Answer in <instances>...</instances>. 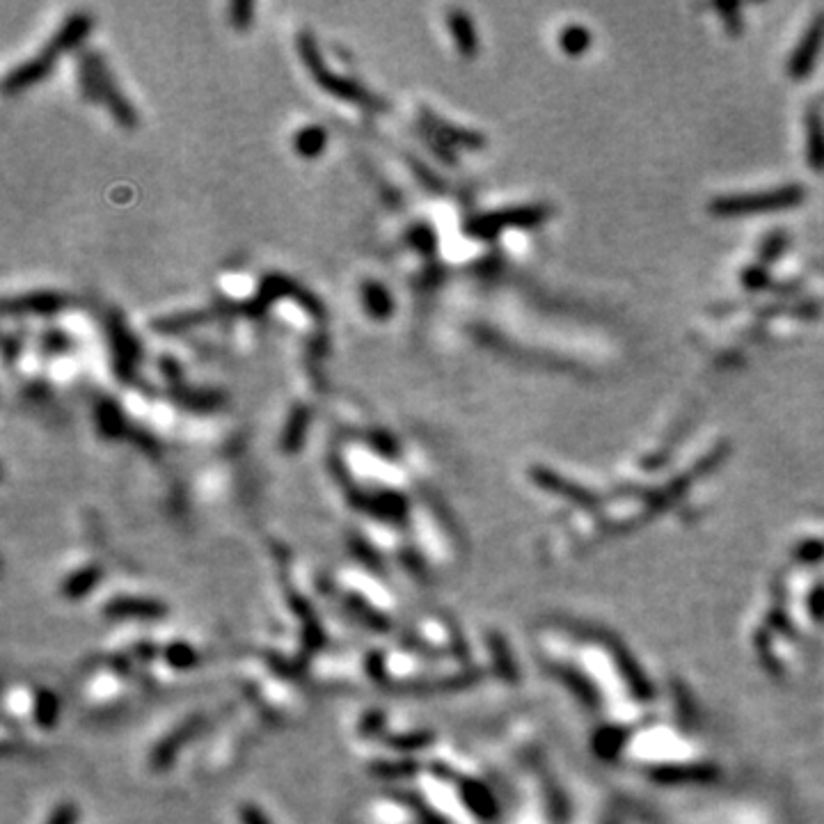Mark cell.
I'll list each match as a JSON object with an SVG mask.
<instances>
[{
	"label": "cell",
	"instance_id": "5",
	"mask_svg": "<svg viewBox=\"0 0 824 824\" xmlns=\"http://www.w3.org/2000/svg\"><path fill=\"white\" fill-rule=\"evenodd\" d=\"M591 44H593L591 30L584 28V25L579 24L566 25L559 34L561 51H564L566 55H570V58H579V55L586 53V51L591 49Z\"/></svg>",
	"mask_w": 824,
	"mask_h": 824
},
{
	"label": "cell",
	"instance_id": "1",
	"mask_svg": "<svg viewBox=\"0 0 824 824\" xmlns=\"http://www.w3.org/2000/svg\"><path fill=\"white\" fill-rule=\"evenodd\" d=\"M806 190L797 183L792 186H781L774 190H761V193H740V195H723V198L713 199L710 213L719 218H738L749 216V213H770V211H786L795 208L804 202Z\"/></svg>",
	"mask_w": 824,
	"mask_h": 824
},
{
	"label": "cell",
	"instance_id": "6",
	"mask_svg": "<svg viewBox=\"0 0 824 824\" xmlns=\"http://www.w3.org/2000/svg\"><path fill=\"white\" fill-rule=\"evenodd\" d=\"M786 247H788V237H786V234H783V232L770 234V237H767L765 241H762V246H761V264L762 266L774 264V261L783 255V250H786Z\"/></svg>",
	"mask_w": 824,
	"mask_h": 824
},
{
	"label": "cell",
	"instance_id": "7",
	"mask_svg": "<svg viewBox=\"0 0 824 824\" xmlns=\"http://www.w3.org/2000/svg\"><path fill=\"white\" fill-rule=\"evenodd\" d=\"M742 285L747 291L770 289L771 277H770V273H767V266H762V264L747 266V268L742 270Z\"/></svg>",
	"mask_w": 824,
	"mask_h": 824
},
{
	"label": "cell",
	"instance_id": "8",
	"mask_svg": "<svg viewBox=\"0 0 824 824\" xmlns=\"http://www.w3.org/2000/svg\"><path fill=\"white\" fill-rule=\"evenodd\" d=\"M719 15L723 16L726 21V28L731 30L732 34L742 33V16H740V7L738 5H717Z\"/></svg>",
	"mask_w": 824,
	"mask_h": 824
},
{
	"label": "cell",
	"instance_id": "2",
	"mask_svg": "<svg viewBox=\"0 0 824 824\" xmlns=\"http://www.w3.org/2000/svg\"><path fill=\"white\" fill-rule=\"evenodd\" d=\"M824 44V15L815 16L813 24L809 25V30L804 33L801 42L797 44L795 53H792L790 63H788V73L795 81H804L810 76L815 63H818L819 49Z\"/></svg>",
	"mask_w": 824,
	"mask_h": 824
},
{
	"label": "cell",
	"instance_id": "3",
	"mask_svg": "<svg viewBox=\"0 0 824 824\" xmlns=\"http://www.w3.org/2000/svg\"><path fill=\"white\" fill-rule=\"evenodd\" d=\"M549 213H552V211H549L548 207L513 208V211L497 213V216H490V218H486V220H481L477 225V232L488 234V237H490V234L499 232L501 227H509V225H513V227H536V225H540L543 220H548Z\"/></svg>",
	"mask_w": 824,
	"mask_h": 824
},
{
	"label": "cell",
	"instance_id": "4",
	"mask_svg": "<svg viewBox=\"0 0 824 824\" xmlns=\"http://www.w3.org/2000/svg\"><path fill=\"white\" fill-rule=\"evenodd\" d=\"M806 159L815 172H824V115L815 106L806 112Z\"/></svg>",
	"mask_w": 824,
	"mask_h": 824
}]
</instances>
